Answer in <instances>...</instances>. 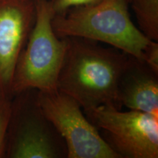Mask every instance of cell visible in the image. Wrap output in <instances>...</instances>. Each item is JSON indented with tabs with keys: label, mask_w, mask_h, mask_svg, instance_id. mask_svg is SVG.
Wrapping results in <instances>:
<instances>
[{
	"label": "cell",
	"mask_w": 158,
	"mask_h": 158,
	"mask_svg": "<svg viewBox=\"0 0 158 158\" xmlns=\"http://www.w3.org/2000/svg\"><path fill=\"white\" fill-rule=\"evenodd\" d=\"M64 38L67 46L57 79V89L74 98L84 111L100 106L121 109L118 83L129 54L90 39Z\"/></svg>",
	"instance_id": "obj_1"
},
{
	"label": "cell",
	"mask_w": 158,
	"mask_h": 158,
	"mask_svg": "<svg viewBox=\"0 0 158 158\" xmlns=\"http://www.w3.org/2000/svg\"><path fill=\"white\" fill-rule=\"evenodd\" d=\"M127 0H100L94 5L72 7L54 15L52 27L59 38L79 37L113 46L143 61L151 43L134 24Z\"/></svg>",
	"instance_id": "obj_2"
},
{
	"label": "cell",
	"mask_w": 158,
	"mask_h": 158,
	"mask_svg": "<svg viewBox=\"0 0 158 158\" xmlns=\"http://www.w3.org/2000/svg\"><path fill=\"white\" fill-rule=\"evenodd\" d=\"M55 15L50 0H37L36 19L15 68L12 94L27 89L52 92L66 50L65 38H59L52 27Z\"/></svg>",
	"instance_id": "obj_3"
},
{
	"label": "cell",
	"mask_w": 158,
	"mask_h": 158,
	"mask_svg": "<svg viewBox=\"0 0 158 158\" xmlns=\"http://www.w3.org/2000/svg\"><path fill=\"white\" fill-rule=\"evenodd\" d=\"M13 97L5 157H68L64 139L39 103L38 90L27 89Z\"/></svg>",
	"instance_id": "obj_4"
},
{
	"label": "cell",
	"mask_w": 158,
	"mask_h": 158,
	"mask_svg": "<svg viewBox=\"0 0 158 158\" xmlns=\"http://www.w3.org/2000/svg\"><path fill=\"white\" fill-rule=\"evenodd\" d=\"M84 112L120 158L158 157V116L113 106Z\"/></svg>",
	"instance_id": "obj_5"
},
{
	"label": "cell",
	"mask_w": 158,
	"mask_h": 158,
	"mask_svg": "<svg viewBox=\"0 0 158 158\" xmlns=\"http://www.w3.org/2000/svg\"><path fill=\"white\" fill-rule=\"evenodd\" d=\"M38 101L45 116L64 139L68 158H120L72 97L58 89L38 91Z\"/></svg>",
	"instance_id": "obj_6"
},
{
	"label": "cell",
	"mask_w": 158,
	"mask_h": 158,
	"mask_svg": "<svg viewBox=\"0 0 158 158\" xmlns=\"http://www.w3.org/2000/svg\"><path fill=\"white\" fill-rule=\"evenodd\" d=\"M37 0H0V94L13 97L19 59L36 19Z\"/></svg>",
	"instance_id": "obj_7"
},
{
	"label": "cell",
	"mask_w": 158,
	"mask_h": 158,
	"mask_svg": "<svg viewBox=\"0 0 158 158\" xmlns=\"http://www.w3.org/2000/svg\"><path fill=\"white\" fill-rule=\"evenodd\" d=\"M117 94L122 107L158 116V73L144 61L129 55Z\"/></svg>",
	"instance_id": "obj_8"
},
{
	"label": "cell",
	"mask_w": 158,
	"mask_h": 158,
	"mask_svg": "<svg viewBox=\"0 0 158 158\" xmlns=\"http://www.w3.org/2000/svg\"><path fill=\"white\" fill-rule=\"evenodd\" d=\"M139 29L148 38L158 40V0H130Z\"/></svg>",
	"instance_id": "obj_9"
},
{
	"label": "cell",
	"mask_w": 158,
	"mask_h": 158,
	"mask_svg": "<svg viewBox=\"0 0 158 158\" xmlns=\"http://www.w3.org/2000/svg\"><path fill=\"white\" fill-rule=\"evenodd\" d=\"M13 98L0 94V158L5 157L7 132L13 108Z\"/></svg>",
	"instance_id": "obj_10"
},
{
	"label": "cell",
	"mask_w": 158,
	"mask_h": 158,
	"mask_svg": "<svg viewBox=\"0 0 158 158\" xmlns=\"http://www.w3.org/2000/svg\"><path fill=\"white\" fill-rule=\"evenodd\" d=\"M100 0H50L55 15L62 14L72 7L94 5Z\"/></svg>",
	"instance_id": "obj_11"
},
{
	"label": "cell",
	"mask_w": 158,
	"mask_h": 158,
	"mask_svg": "<svg viewBox=\"0 0 158 158\" xmlns=\"http://www.w3.org/2000/svg\"><path fill=\"white\" fill-rule=\"evenodd\" d=\"M143 61L158 73V43L152 40L144 51Z\"/></svg>",
	"instance_id": "obj_12"
},
{
	"label": "cell",
	"mask_w": 158,
	"mask_h": 158,
	"mask_svg": "<svg viewBox=\"0 0 158 158\" xmlns=\"http://www.w3.org/2000/svg\"><path fill=\"white\" fill-rule=\"evenodd\" d=\"M130 0H127V2H128V3H130Z\"/></svg>",
	"instance_id": "obj_13"
}]
</instances>
